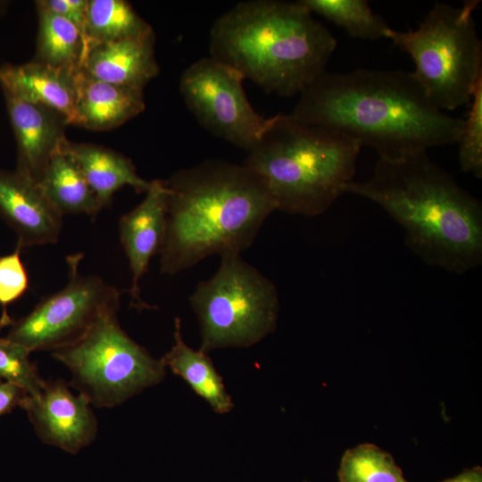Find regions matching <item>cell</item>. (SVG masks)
<instances>
[{
  "label": "cell",
  "instance_id": "cell-5",
  "mask_svg": "<svg viewBox=\"0 0 482 482\" xmlns=\"http://www.w3.org/2000/svg\"><path fill=\"white\" fill-rule=\"evenodd\" d=\"M361 147L333 130L278 114L245 165L260 178L276 211L316 216L353 180Z\"/></svg>",
  "mask_w": 482,
  "mask_h": 482
},
{
  "label": "cell",
  "instance_id": "cell-13",
  "mask_svg": "<svg viewBox=\"0 0 482 482\" xmlns=\"http://www.w3.org/2000/svg\"><path fill=\"white\" fill-rule=\"evenodd\" d=\"M167 187L163 179L151 180L140 204L119 220L120 244L129 261L131 285L130 304L139 310L150 308L140 296V281L152 258L159 254L166 232Z\"/></svg>",
  "mask_w": 482,
  "mask_h": 482
},
{
  "label": "cell",
  "instance_id": "cell-10",
  "mask_svg": "<svg viewBox=\"0 0 482 482\" xmlns=\"http://www.w3.org/2000/svg\"><path fill=\"white\" fill-rule=\"evenodd\" d=\"M244 79L237 71L208 56L184 71L179 89L205 129L249 153L260 142L271 117H263L253 108Z\"/></svg>",
  "mask_w": 482,
  "mask_h": 482
},
{
  "label": "cell",
  "instance_id": "cell-19",
  "mask_svg": "<svg viewBox=\"0 0 482 482\" xmlns=\"http://www.w3.org/2000/svg\"><path fill=\"white\" fill-rule=\"evenodd\" d=\"M173 339L172 346L162 357L166 369L182 378L216 413L231 411L234 403L221 376L207 353L186 344L179 317L174 320Z\"/></svg>",
  "mask_w": 482,
  "mask_h": 482
},
{
  "label": "cell",
  "instance_id": "cell-1",
  "mask_svg": "<svg viewBox=\"0 0 482 482\" xmlns=\"http://www.w3.org/2000/svg\"><path fill=\"white\" fill-rule=\"evenodd\" d=\"M299 96L293 117L370 147L383 160L456 144L463 124L434 106L404 71H326Z\"/></svg>",
  "mask_w": 482,
  "mask_h": 482
},
{
  "label": "cell",
  "instance_id": "cell-15",
  "mask_svg": "<svg viewBox=\"0 0 482 482\" xmlns=\"http://www.w3.org/2000/svg\"><path fill=\"white\" fill-rule=\"evenodd\" d=\"M154 32L90 46L78 71L98 80L143 89L159 73Z\"/></svg>",
  "mask_w": 482,
  "mask_h": 482
},
{
  "label": "cell",
  "instance_id": "cell-6",
  "mask_svg": "<svg viewBox=\"0 0 482 482\" xmlns=\"http://www.w3.org/2000/svg\"><path fill=\"white\" fill-rule=\"evenodd\" d=\"M478 1L460 7L436 3L415 29L388 28L385 37L407 53L413 77L437 109L453 111L468 104L482 77V43L473 12Z\"/></svg>",
  "mask_w": 482,
  "mask_h": 482
},
{
  "label": "cell",
  "instance_id": "cell-26",
  "mask_svg": "<svg viewBox=\"0 0 482 482\" xmlns=\"http://www.w3.org/2000/svg\"><path fill=\"white\" fill-rule=\"evenodd\" d=\"M30 353L6 337H0V379L21 387L29 396H37L46 381L31 362Z\"/></svg>",
  "mask_w": 482,
  "mask_h": 482
},
{
  "label": "cell",
  "instance_id": "cell-3",
  "mask_svg": "<svg viewBox=\"0 0 482 482\" xmlns=\"http://www.w3.org/2000/svg\"><path fill=\"white\" fill-rule=\"evenodd\" d=\"M165 237L160 272L173 276L204 258L248 249L275 205L247 166L207 160L164 179Z\"/></svg>",
  "mask_w": 482,
  "mask_h": 482
},
{
  "label": "cell",
  "instance_id": "cell-30",
  "mask_svg": "<svg viewBox=\"0 0 482 482\" xmlns=\"http://www.w3.org/2000/svg\"><path fill=\"white\" fill-rule=\"evenodd\" d=\"M442 482H482V470L477 466Z\"/></svg>",
  "mask_w": 482,
  "mask_h": 482
},
{
  "label": "cell",
  "instance_id": "cell-7",
  "mask_svg": "<svg viewBox=\"0 0 482 482\" xmlns=\"http://www.w3.org/2000/svg\"><path fill=\"white\" fill-rule=\"evenodd\" d=\"M215 274L189 296L201 335L199 350L250 347L277 328V287L238 253L220 256Z\"/></svg>",
  "mask_w": 482,
  "mask_h": 482
},
{
  "label": "cell",
  "instance_id": "cell-9",
  "mask_svg": "<svg viewBox=\"0 0 482 482\" xmlns=\"http://www.w3.org/2000/svg\"><path fill=\"white\" fill-rule=\"evenodd\" d=\"M82 256L67 257L66 285L13 320L8 339L30 352H53L79 340L103 315L118 312L120 291L97 275L82 274L79 270Z\"/></svg>",
  "mask_w": 482,
  "mask_h": 482
},
{
  "label": "cell",
  "instance_id": "cell-2",
  "mask_svg": "<svg viewBox=\"0 0 482 482\" xmlns=\"http://www.w3.org/2000/svg\"><path fill=\"white\" fill-rule=\"evenodd\" d=\"M345 193L383 208L404 229L407 246L425 263L456 274L481 264V204L428 152L378 159L370 179L350 181Z\"/></svg>",
  "mask_w": 482,
  "mask_h": 482
},
{
  "label": "cell",
  "instance_id": "cell-11",
  "mask_svg": "<svg viewBox=\"0 0 482 482\" xmlns=\"http://www.w3.org/2000/svg\"><path fill=\"white\" fill-rule=\"evenodd\" d=\"M22 408L39 439L77 453L97 435V420L92 404L81 394H73L62 379L46 381L37 396L28 395Z\"/></svg>",
  "mask_w": 482,
  "mask_h": 482
},
{
  "label": "cell",
  "instance_id": "cell-24",
  "mask_svg": "<svg viewBox=\"0 0 482 482\" xmlns=\"http://www.w3.org/2000/svg\"><path fill=\"white\" fill-rule=\"evenodd\" d=\"M339 482H408L394 458L373 444H361L345 452Z\"/></svg>",
  "mask_w": 482,
  "mask_h": 482
},
{
  "label": "cell",
  "instance_id": "cell-12",
  "mask_svg": "<svg viewBox=\"0 0 482 482\" xmlns=\"http://www.w3.org/2000/svg\"><path fill=\"white\" fill-rule=\"evenodd\" d=\"M62 218L37 182L15 170L0 169V219L14 231L16 247L57 243Z\"/></svg>",
  "mask_w": 482,
  "mask_h": 482
},
{
  "label": "cell",
  "instance_id": "cell-25",
  "mask_svg": "<svg viewBox=\"0 0 482 482\" xmlns=\"http://www.w3.org/2000/svg\"><path fill=\"white\" fill-rule=\"evenodd\" d=\"M458 137V160L463 172L482 178V77L476 83Z\"/></svg>",
  "mask_w": 482,
  "mask_h": 482
},
{
  "label": "cell",
  "instance_id": "cell-8",
  "mask_svg": "<svg viewBox=\"0 0 482 482\" xmlns=\"http://www.w3.org/2000/svg\"><path fill=\"white\" fill-rule=\"evenodd\" d=\"M118 312L103 315L76 342L52 352L71 372V386L98 408L120 405L166 376L154 358L120 327Z\"/></svg>",
  "mask_w": 482,
  "mask_h": 482
},
{
  "label": "cell",
  "instance_id": "cell-22",
  "mask_svg": "<svg viewBox=\"0 0 482 482\" xmlns=\"http://www.w3.org/2000/svg\"><path fill=\"white\" fill-rule=\"evenodd\" d=\"M153 32L152 27L129 2L88 0L84 29V54L95 44L139 37Z\"/></svg>",
  "mask_w": 482,
  "mask_h": 482
},
{
  "label": "cell",
  "instance_id": "cell-4",
  "mask_svg": "<svg viewBox=\"0 0 482 482\" xmlns=\"http://www.w3.org/2000/svg\"><path fill=\"white\" fill-rule=\"evenodd\" d=\"M337 40L299 1L237 4L213 23L210 57L267 93L301 94L320 75Z\"/></svg>",
  "mask_w": 482,
  "mask_h": 482
},
{
  "label": "cell",
  "instance_id": "cell-27",
  "mask_svg": "<svg viewBox=\"0 0 482 482\" xmlns=\"http://www.w3.org/2000/svg\"><path fill=\"white\" fill-rule=\"evenodd\" d=\"M21 249L0 256V328L7 327L12 320L7 313V306L21 298L29 288V276L21 258Z\"/></svg>",
  "mask_w": 482,
  "mask_h": 482
},
{
  "label": "cell",
  "instance_id": "cell-29",
  "mask_svg": "<svg viewBox=\"0 0 482 482\" xmlns=\"http://www.w3.org/2000/svg\"><path fill=\"white\" fill-rule=\"evenodd\" d=\"M28 395L21 387L0 379V417L21 407Z\"/></svg>",
  "mask_w": 482,
  "mask_h": 482
},
{
  "label": "cell",
  "instance_id": "cell-21",
  "mask_svg": "<svg viewBox=\"0 0 482 482\" xmlns=\"http://www.w3.org/2000/svg\"><path fill=\"white\" fill-rule=\"evenodd\" d=\"M38 29L33 61L52 67L78 71L85 52L79 29L64 18L36 3Z\"/></svg>",
  "mask_w": 482,
  "mask_h": 482
},
{
  "label": "cell",
  "instance_id": "cell-18",
  "mask_svg": "<svg viewBox=\"0 0 482 482\" xmlns=\"http://www.w3.org/2000/svg\"><path fill=\"white\" fill-rule=\"evenodd\" d=\"M61 149L78 163L103 209L110 206L114 194L123 187H130L137 193H145L151 186V181L137 174L129 158L112 149L68 139Z\"/></svg>",
  "mask_w": 482,
  "mask_h": 482
},
{
  "label": "cell",
  "instance_id": "cell-14",
  "mask_svg": "<svg viewBox=\"0 0 482 482\" xmlns=\"http://www.w3.org/2000/svg\"><path fill=\"white\" fill-rule=\"evenodd\" d=\"M16 141L15 170L38 182L50 159L67 139V120L58 112L3 93Z\"/></svg>",
  "mask_w": 482,
  "mask_h": 482
},
{
  "label": "cell",
  "instance_id": "cell-17",
  "mask_svg": "<svg viewBox=\"0 0 482 482\" xmlns=\"http://www.w3.org/2000/svg\"><path fill=\"white\" fill-rule=\"evenodd\" d=\"M76 126L104 131L113 129L145 110L143 89L95 79L77 71Z\"/></svg>",
  "mask_w": 482,
  "mask_h": 482
},
{
  "label": "cell",
  "instance_id": "cell-31",
  "mask_svg": "<svg viewBox=\"0 0 482 482\" xmlns=\"http://www.w3.org/2000/svg\"><path fill=\"white\" fill-rule=\"evenodd\" d=\"M9 2L0 1V17L6 12Z\"/></svg>",
  "mask_w": 482,
  "mask_h": 482
},
{
  "label": "cell",
  "instance_id": "cell-23",
  "mask_svg": "<svg viewBox=\"0 0 482 482\" xmlns=\"http://www.w3.org/2000/svg\"><path fill=\"white\" fill-rule=\"evenodd\" d=\"M310 12L323 16L354 38L378 40L389 28L365 0H300Z\"/></svg>",
  "mask_w": 482,
  "mask_h": 482
},
{
  "label": "cell",
  "instance_id": "cell-16",
  "mask_svg": "<svg viewBox=\"0 0 482 482\" xmlns=\"http://www.w3.org/2000/svg\"><path fill=\"white\" fill-rule=\"evenodd\" d=\"M76 71L33 60L22 64L4 63L0 65V87L3 93L58 112L69 125H74Z\"/></svg>",
  "mask_w": 482,
  "mask_h": 482
},
{
  "label": "cell",
  "instance_id": "cell-20",
  "mask_svg": "<svg viewBox=\"0 0 482 482\" xmlns=\"http://www.w3.org/2000/svg\"><path fill=\"white\" fill-rule=\"evenodd\" d=\"M37 183L62 216L85 214L94 220L103 209L78 163L61 148L50 159Z\"/></svg>",
  "mask_w": 482,
  "mask_h": 482
},
{
  "label": "cell",
  "instance_id": "cell-28",
  "mask_svg": "<svg viewBox=\"0 0 482 482\" xmlns=\"http://www.w3.org/2000/svg\"><path fill=\"white\" fill-rule=\"evenodd\" d=\"M36 3L71 22L84 38L88 0H40Z\"/></svg>",
  "mask_w": 482,
  "mask_h": 482
}]
</instances>
